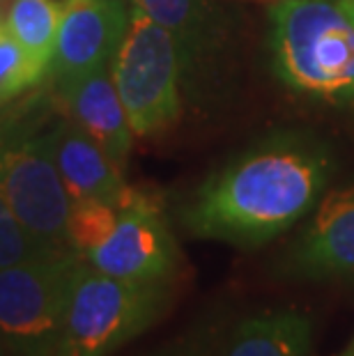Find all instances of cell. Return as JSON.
Segmentation results:
<instances>
[{"label":"cell","mask_w":354,"mask_h":356,"mask_svg":"<svg viewBox=\"0 0 354 356\" xmlns=\"http://www.w3.org/2000/svg\"><path fill=\"white\" fill-rule=\"evenodd\" d=\"M334 159L306 131H274L225 163L182 207L193 237L258 246L304 218L329 184Z\"/></svg>","instance_id":"1"},{"label":"cell","mask_w":354,"mask_h":356,"mask_svg":"<svg viewBox=\"0 0 354 356\" xmlns=\"http://www.w3.org/2000/svg\"><path fill=\"white\" fill-rule=\"evenodd\" d=\"M269 56L292 92L354 108V24L338 0H276Z\"/></svg>","instance_id":"2"},{"label":"cell","mask_w":354,"mask_h":356,"mask_svg":"<svg viewBox=\"0 0 354 356\" xmlns=\"http://www.w3.org/2000/svg\"><path fill=\"white\" fill-rule=\"evenodd\" d=\"M170 283L102 274L83 260L67 304L58 356H111L161 320Z\"/></svg>","instance_id":"3"},{"label":"cell","mask_w":354,"mask_h":356,"mask_svg":"<svg viewBox=\"0 0 354 356\" xmlns=\"http://www.w3.org/2000/svg\"><path fill=\"white\" fill-rule=\"evenodd\" d=\"M111 76L136 136L161 134L182 115L184 88L175 40L136 7L113 56Z\"/></svg>","instance_id":"4"},{"label":"cell","mask_w":354,"mask_h":356,"mask_svg":"<svg viewBox=\"0 0 354 356\" xmlns=\"http://www.w3.org/2000/svg\"><path fill=\"white\" fill-rule=\"evenodd\" d=\"M81 264L65 251L0 269V338L12 356H58Z\"/></svg>","instance_id":"5"},{"label":"cell","mask_w":354,"mask_h":356,"mask_svg":"<svg viewBox=\"0 0 354 356\" xmlns=\"http://www.w3.org/2000/svg\"><path fill=\"white\" fill-rule=\"evenodd\" d=\"M0 191L30 237L54 253L72 251L67 223L74 200L56 165L47 134L3 140Z\"/></svg>","instance_id":"6"},{"label":"cell","mask_w":354,"mask_h":356,"mask_svg":"<svg viewBox=\"0 0 354 356\" xmlns=\"http://www.w3.org/2000/svg\"><path fill=\"white\" fill-rule=\"evenodd\" d=\"M83 260L115 278L170 283L179 267V248L163 216L161 200L127 184L118 195V221L111 234Z\"/></svg>","instance_id":"7"},{"label":"cell","mask_w":354,"mask_h":356,"mask_svg":"<svg viewBox=\"0 0 354 356\" xmlns=\"http://www.w3.org/2000/svg\"><path fill=\"white\" fill-rule=\"evenodd\" d=\"M129 14L124 0H72L63 12L49 72L56 86L63 88L111 67L129 26Z\"/></svg>","instance_id":"8"},{"label":"cell","mask_w":354,"mask_h":356,"mask_svg":"<svg viewBox=\"0 0 354 356\" xmlns=\"http://www.w3.org/2000/svg\"><path fill=\"white\" fill-rule=\"evenodd\" d=\"M131 7L163 26L175 40L182 88L212 79L228 42V21L216 0H131Z\"/></svg>","instance_id":"9"},{"label":"cell","mask_w":354,"mask_h":356,"mask_svg":"<svg viewBox=\"0 0 354 356\" xmlns=\"http://www.w3.org/2000/svg\"><path fill=\"white\" fill-rule=\"evenodd\" d=\"M295 276L354 278V184L322 198L311 223L288 253Z\"/></svg>","instance_id":"10"},{"label":"cell","mask_w":354,"mask_h":356,"mask_svg":"<svg viewBox=\"0 0 354 356\" xmlns=\"http://www.w3.org/2000/svg\"><path fill=\"white\" fill-rule=\"evenodd\" d=\"M111 67H102L88 76L58 88L60 104L72 122L106 149L120 168L131 154L134 129L127 118L122 99L111 76Z\"/></svg>","instance_id":"11"},{"label":"cell","mask_w":354,"mask_h":356,"mask_svg":"<svg viewBox=\"0 0 354 356\" xmlns=\"http://www.w3.org/2000/svg\"><path fill=\"white\" fill-rule=\"evenodd\" d=\"M47 136L72 200H115L122 193V168L77 122L67 118Z\"/></svg>","instance_id":"12"},{"label":"cell","mask_w":354,"mask_h":356,"mask_svg":"<svg viewBox=\"0 0 354 356\" xmlns=\"http://www.w3.org/2000/svg\"><path fill=\"white\" fill-rule=\"evenodd\" d=\"M313 327L299 310H267L228 333L216 356H311Z\"/></svg>","instance_id":"13"},{"label":"cell","mask_w":354,"mask_h":356,"mask_svg":"<svg viewBox=\"0 0 354 356\" xmlns=\"http://www.w3.org/2000/svg\"><path fill=\"white\" fill-rule=\"evenodd\" d=\"M63 7L56 0H12L3 24L44 74L51 72Z\"/></svg>","instance_id":"14"},{"label":"cell","mask_w":354,"mask_h":356,"mask_svg":"<svg viewBox=\"0 0 354 356\" xmlns=\"http://www.w3.org/2000/svg\"><path fill=\"white\" fill-rule=\"evenodd\" d=\"M118 221L115 200H74L70 223H67V241L74 253L86 257L108 237Z\"/></svg>","instance_id":"15"},{"label":"cell","mask_w":354,"mask_h":356,"mask_svg":"<svg viewBox=\"0 0 354 356\" xmlns=\"http://www.w3.org/2000/svg\"><path fill=\"white\" fill-rule=\"evenodd\" d=\"M44 76L47 74L37 70L24 47L0 21V106L37 86Z\"/></svg>","instance_id":"16"},{"label":"cell","mask_w":354,"mask_h":356,"mask_svg":"<svg viewBox=\"0 0 354 356\" xmlns=\"http://www.w3.org/2000/svg\"><path fill=\"white\" fill-rule=\"evenodd\" d=\"M56 253L30 237L28 230L19 223V218L10 209L3 191H0V269Z\"/></svg>","instance_id":"17"},{"label":"cell","mask_w":354,"mask_h":356,"mask_svg":"<svg viewBox=\"0 0 354 356\" xmlns=\"http://www.w3.org/2000/svg\"><path fill=\"white\" fill-rule=\"evenodd\" d=\"M338 3H341L345 14H348V17L352 19V24H354V0H338Z\"/></svg>","instance_id":"18"},{"label":"cell","mask_w":354,"mask_h":356,"mask_svg":"<svg viewBox=\"0 0 354 356\" xmlns=\"http://www.w3.org/2000/svg\"><path fill=\"white\" fill-rule=\"evenodd\" d=\"M336 356H354V340H352V343H350L348 347H345V350H343L341 354H336Z\"/></svg>","instance_id":"19"},{"label":"cell","mask_w":354,"mask_h":356,"mask_svg":"<svg viewBox=\"0 0 354 356\" xmlns=\"http://www.w3.org/2000/svg\"><path fill=\"white\" fill-rule=\"evenodd\" d=\"M0 356H12L10 350H7V345L3 343V338H0Z\"/></svg>","instance_id":"20"},{"label":"cell","mask_w":354,"mask_h":356,"mask_svg":"<svg viewBox=\"0 0 354 356\" xmlns=\"http://www.w3.org/2000/svg\"><path fill=\"white\" fill-rule=\"evenodd\" d=\"M5 12H7V0H0V21H3Z\"/></svg>","instance_id":"21"},{"label":"cell","mask_w":354,"mask_h":356,"mask_svg":"<svg viewBox=\"0 0 354 356\" xmlns=\"http://www.w3.org/2000/svg\"><path fill=\"white\" fill-rule=\"evenodd\" d=\"M170 356H191V354H182V352H179V354H170Z\"/></svg>","instance_id":"22"},{"label":"cell","mask_w":354,"mask_h":356,"mask_svg":"<svg viewBox=\"0 0 354 356\" xmlns=\"http://www.w3.org/2000/svg\"><path fill=\"white\" fill-rule=\"evenodd\" d=\"M3 140H5V138H3V134H0V147H3Z\"/></svg>","instance_id":"23"}]
</instances>
